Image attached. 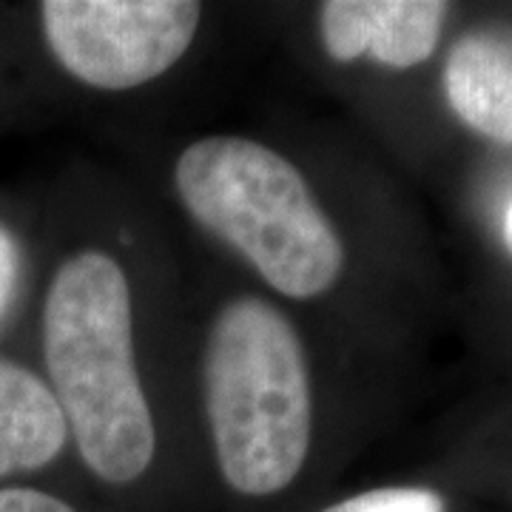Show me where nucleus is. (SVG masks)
<instances>
[{
  "mask_svg": "<svg viewBox=\"0 0 512 512\" xmlns=\"http://www.w3.org/2000/svg\"><path fill=\"white\" fill-rule=\"evenodd\" d=\"M18 268V245H15V239L0 228V313L6 311V305L12 299V291L18 285Z\"/></svg>",
  "mask_w": 512,
  "mask_h": 512,
  "instance_id": "obj_10",
  "label": "nucleus"
},
{
  "mask_svg": "<svg viewBox=\"0 0 512 512\" xmlns=\"http://www.w3.org/2000/svg\"><path fill=\"white\" fill-rule=\"evenodd\" d=\"M322 512H444V501L424 487H382L350 495Z\"/></svg>",
  "mask_w": 512,
  "mask_h": 512,
  "instance_id": "obj_8",
  "label": "nucleus"
},
{
  "mask_svg": "<svg viewBox=\"0 0 512 512\" xmlns=\"http://www.w3.org/2000/svg\"><path fill=\"white\" fill-rule=\"evenodd\" d=\"M180 200L291 299H313L342 274L345 248L302 171L245 137H205L174 168Z\"/></svg>",
  "mask_w": 512,
  "mask_h": 512,
  "instance_id": "obj_3",
  "label": "nucleus"
},
{
  "mask_svg": "<svg viewBox=\"0 0 512 512\" xmlns=\"http://www.w3.org/2000/svg\"><path fill=\"white\" fill-rule=\"evenodd\" d=\"M66 439L55 393L35 373L0 359V476L46 467Z\"/></svg>",
  "mask_w": 512,
  "mask_h": 512,
  "instance_id": "obj_7",
  "label": "nucleus"
},
{
  "mask_svg": "<svg viewBox=\"0 0 512 512\" xmlns=\"http://www.w3.org/2000/svg\"><path fill=\"white\" fill-rule=\"evenodd\" d=\"M46 43L80 83L126 92L165 74L194 43L200 3L188 0H46Z\"/></svg>",
  "mask_w": 512,
  "mask_h": 512,
  "instance_id": "obj_4",
  "label": "nucleus"
},
{
  "mask_svg": "<svg viewBox=\"0 0 512 512\" xmlns=\"http://www.w3.org/2000/svg\"><path fill=\"white\" fill-rule=\"evenodd\" d=\"M444 92L467 126L495 143H512V32L478 29L450 49Z\"/></svg>",
  "mask_w": 512,
  "mask_h": 512,
  "instance_id": "obj_6",
  "label": "nucleus"
},
{
  "mask_svg": "<svg viewBox=\"0 0 512 512\" xmlns=\"http://www.w3.org/2000/svg\"><path fill=\"white\" fill-rule=\"evenodd\" d=\"M0 512H77L66 501L55 495L40 493V490H0Z\"/></svg>",
  "mask_w": 512,
  "mask_h": 512,
  "instance_id": "obj_9",
  "label": "nucleus"
},
{
  "mask_svg": "<svg viewBox=\"0 0 512 512\" xmlns=\"http://www.w3.org/2000/svg\"><path fill=\"white\" fill-rule=\"evenodd\" d=\"M447 3L439 0H328L322 43L336 63L370 55L390 69H410L436 52Z\"/></svg>",
  "mask_w": 512,
  "mask_h": 512,
  "instance_id": "obj_5",
  "label": "nucleus"
},
{
  "mask_svg": "<svg viewBox=\"0 0 512 512\" xmlns=\"http://www.w3.org/2000/svg\"><path fill=\"white\" fill-rule=\"evenodd\" d=\"M504 242H507V248L512 251V202L510 208H507V217H504Z\"/></svg>",
  "mask_w": 512,
  "mask_h": 512,
  "instance_id": "obj_11",
  "label": "nucleus"
},
{
  "mask_svg": "<svg viewBox=\"0 0 512 512\" xmlns=\"http://www.w3.org/2000/svg\"><path fill=\"white\" fill-rule=\"evenodd\" d=\"M43 350L86 467L109 484L143 476L157 453V430L134 362L128 279L109 254L83 251L57 268Z\"/></svg>",
  "mask_w": 512,
  "mask_h": 512,
  "instance_id": "obj_1",
  "label": "nucleus"
},
{
  "mask_svg": "<svg viewBox=\"0 0 512 512\" xmlns=\"http://www.w3.org/2000/svg\"><path fill=\"white\" fill-rule=\"evenodd\" d=\"M205 410L222 478L239 495L282 493L311 447L299 333L265 299L228 302L208 333Z\"/></svg>",
  "mask_w": 512,
  "mask_h": 512,
  "instance_id": "obj_2",
  "label": "nucleus"
}]
</instances>
